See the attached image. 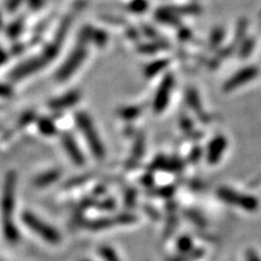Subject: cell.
Here are the masks:
<instances>
[{"mask_svg": "<svg viewBox=\"0 0 261 261\" xmlns=\"http://www.w3.org/2000/svg\"><path fill=\"white\" fill-rule=\"evenodd\" d=\"M15 191H16V173L9 172L5 177L4 188L1 196V221L2 232L5 238L10 243H16L20 238L17 227L13 221V210H15Z\"/></svg>", "mask_w": 261, "mask_h": 261, "instance_id": "1", "label": "cell"}, {"mask_svg": "<svg viewBox=\"0 0 261 261\" xmlns=\"http://www.w3.org/2000/svg\"><path fill=\"white\" fill-rule=\"evenodd\" d=\"M75 120L79 128H80L82 136H84L87 144H89L91 153L93 154V156H95L97 160H103V158L105 157V149H104L103 142L101 141L100 134H98L97 130H96L90 115L84 111H80L76 114Z\"/></svg>", "mask_w": 261, "mask_h": 261, "instance_id": "2", "label": "cell"}, {"mask_svg": "<svg viewBox=\"0 0 261 261\" xmlns=\"http://www.w3.org/2000/svg\"><path fill=\"white\" fill-rule=\"evenodd\" d=\"M22 220H23L27 227H29L35 235L39 236L48 243L59 244L60 241H62L60 233L54 227L46 224L45 221L41 220L40 218H38L37 215H34L30 211H24L23 215H22Z\"/></svg>", "mask_w": 261, "mask_h": 261, "instance_id": "3", "label": "cell"}, {"mask_svg": "<svg viewBox=\"0 0 261 261\" xmlns=\"http://www.w3.org/2000/svg\"><path fill=\"white\" fill-rule=\"evenodd\" d=\"M86 57H87L86 44L79 43L78 45L73 49V51L70 52L68 58L63 62V64L60 65L59 69L57 70L56 80L63 82V81H67L68 79H70V76L81 67V64L84 63V60L86 59Z\"/></svg>", "mask_w": 261, "mask_h": 261, "instance_id": "4", "label": "cell"}, {"mask_svg": "<svg viewBox=\"0 0 261 261\" xmlns=\"http://www.w3.org/2000/svg\"><path fill=\"white\" fill-rule=\"evenodd\" d=\"M216 195L221 201L227 203V205L237 206V207L243 208L246 210L254 211L259 207V201L257 197L252 196V195H241L232 189L219 188Z\"/></svg>", "mask_w": 261, "mask_h": 261, "instance_id": "5", "label": "cell"}, {"mask_svg": "<svg viewBox=\"0 0 261 261\" xmlns=\"http://www.w3.org/2000/svg\"><path fill=\"white\" fill-rule=\"evenodd\" d=\"M174 78L172 74H166L164 78L162 79L160 86L155 93V98L153 102V109L154 111L160 114V112L166 110L167 105H168L169 100H171L172 90L174 87Z\"/></svg>", "mask_w": 261, "mask_h": 261, "instance_id": "6", "label": "cell"}, {"mask_svg": "<svg viewBox=\"0 0 261 261\" xmlns=\"http://www.w3.org/2000/svg\"><path fill=\"white\" fill-rule=\"evenodd\" d=\"M45 65L40 56L33 57L28 60H24L21 64H18L12 71H11V79L15 81H20L22 79L27 78L28 75H32L35 71L40 70Z\"/></svg>", "mask_w": 261, "mask_h": 261, "instance_id": "7", "label": "cell"}, {"mask_svg": "<svg viewBox=\"0 0 261 261\" xmlns=\"http://www.w3.org/2000/svg\"><path fill=\"white\" fill-rule=\"evenodd\" d=\"M259 74L257 67H247L236 73L235 75L231 76L224 85L225 92H231V91L238 89L242 85L247 84V82L254 80Z\"/></svg>", "mask_w": 261, "mask_h": 261, "instance_id": "8", "label": "cell"}, {"mask_svg": "<svg viewBox=\"0 0 261 261\" xmlns=\"http://www.w3.org/2000/svg\"><path fill=\"white\" fill-rule=\"evenodd\" d=\"M79 43L87 44L93 43L95 45L103 48L106 43H108V34L104 32L103 29L93 28V27H84L81 29L80 34H79Z\"/></svg>", "mask_w": 261, "mask_h": 261, "instance_id": "9", "label": "cell"}, {"mask_svg": "<svg viewBox=\"0 0 261 261\" xmlns=\"http://www.w3.org/2000/svg\"><path fill=\"white\" fill-rule=\"evenodd\" d=\"M62 145L63 149L68 154L69 158L76 166H84L85 164V156L82 154L78 143H76L74 137L70 133H64L62 136Z\"/></svg>", "mask_w": 261, "mask_h": 261, "instance_id": "10", "label": "cell"}, {"mask_svg": "<svg viewBox=\"0 0 261 261\" xmlns=\"http://www.w3.org/2000/svg\"><path fill=\"white\" fill-rule=\"evenodd\" d=\"M226 147H227V142L225 137L218 136L215 137V138L211 139L209 144H208L207 161L209 162L210 164L218 163V162L220 161L224 151L226 150Z\"/></svg>", "mask_w": 261, "mask_h": 261, "instance_id": "11", "label": "cell"}, {"mask_svg": "<svg viewBox=\"0 0 261 261\" xmlns=\"http://www.w3.org/2000/svg\"><path fill=\"white\" fill-rule=\"evenodd\" d=\"M80 101V92L76 90L69 91L60 97L53 98L49 102V106L53 110H63V109L71 108Z\"/></svg>", "mask_w": 261, "mask_h": 261, "instance_id": "12", "label": "cell"}, {"mask_svg": "<svg viewBox=\"0 0 261 261\" xmlns=\"http://www.w3.org/2000/svg\"><path fill=\"white\" fill-rule=\"evenodd\" d=\"M154 169H161L166 172H179L183 169L184 164L177 157H166V156H158L153 162Z\"/></svg>", "mask_w": 261, "mask_h": 261, "instance_id": "13", "label": "cell"}, {"mask_svg": "<svg viewBox=\"0 0 261 261\" xmlns=\"http://www.w3.org/2000/svg\"><path fill=\"white\" fill-rule=\"evenodd\" d=\"M185 100H186V103H188V105L190 106L191 110H194L195 112H196V115L200 117V119H201L202 121L208 120V116L205 112V110H203L201 100H200V96L196 90L195 89L186 90Z\"/></svg>", "mask_w": 261, "mask_h": 261, "instance_id": "14", "label": "cell"}, {"mask_svg": "<svg viewBox=\"0 0 261 261\" xmlns=\"http://www.w3.org/2000/svg\"><path fill=\"white\" fill-rule=\"evenodd\" d=\"M59 177L60 171H58V169H51V171H48L43 173V174L38 175L33 180V184H34L35 188H46V186H50L53 183H56L59 179Z\"/></svg>", "mask_w": 261, "mask_h": 261, "instance_id": "15", "label": "cell"}, {"mask_svg": "<svg viewBox=\"0 0 261 261\" xmlns=\"http://www.w3.org/2000/svg\"><path fill=\"white\" fill-rule=\"evenodd\" d=\"M155 17L161 23L169 24V26H178L179 24L178 13H175V11L172 7H161L155 12Z\"/></svg>", "mask_w": 261, "mask_h": 261, "instance_id": "16", "label": "cell"}, {"mask_svg": "<svg viewBox=\"0 0 261 261\" xmlns=\"http://www.w3.org/2000/svg\"><path fill=\"white\" fill-rule=\"evenodd\" d=\"M145 151V138L143 134H138L134 142L133 149H132L131 157L128 160V166H134L139 162V160L143 157V154Z\"/></svg>", "mask_w": 261, "mask_h": 261, "instance_id": "17", "label": "cell"}, {"mask_svg": "<svg viewBox=\"0 0 261 261\" xmlns=\"http://www.w3.org/2000/svg\"><path fill=\"white\" fill-rule=\"evenodd\" d=\"M169 64V60L168 59H156L154 60V62L149 63V64L145 67L144 69V75L147 76L148 79H151L154 78V76H156L157 74H160L162 70L166 69L167 67H168Z\"/></svg>", "mask_w": 261, "mask_h": 261, "instance_id": "18", "label": "cell"}, {"mask_svg": "<svg viewBox=\"0 0 261 261\" xmlns=\"http://www.w3.org/2000/svg\"><path fill=\"white\" fill-rule=\"evenodd\" d=\"M38 130L45 137H52L53 134H56L57 132L56 125H54L53 121L49 119V117H40V119L38 120Z\"/></svg>", "mask_w": 261, "mask_h": 261, "instance_id": "19", "label": "cell"}, {"mask_svg": "<svg viewBox=\"0 0 261 261\" xmlns=\"http://www.w3.org/2000/svg\"><path fill=\"white\" fill-rule=\"evenodd\" d=\"M168 48V44L166 41H161V40H156L154 43L149 44H144L139 48V51L143 52V53H155V52H158L161 50H166Z\"/></svg>", "mask_w": 261, "mask_h": 261, "instance_id": "20", "label": "cell"}, {"mask_svg": "<svg viewBox=\"0 0 261 261\" xmlns=\"http://www.w3.org/2000/svg\"><path fill=\"white\" fill-rule=\"evenodd\" d=\"M117 220L116 218L109 219V218H103V219H97V220L90 221L89 224H86V226L91 230H104L111 227L112 225H116Z\"/></svg>", "mask_w": 261, "mask_h": 261, "instance_id": "21", "label": "cell"}, {"mask_svg": "<svg viewBox=\"0 0 261 261\" xmlns=\"http://www.w3.org/2000/svg\"><path fill=\"white\" fill-rule=\"evenodd\" d=\"M148 7H149L148 0H131L127 5L128 11H131L132 13H137V15L147 12Z\"/></svg>", "mask_w": 261, "mask_h": 261, "instance_id": "22", "label": "cell"}, {"mask_svg": "<svg viewBox=\"0 0 261 261\" xmlns=\"http://www.w3.org/2000/svg\"><path fill=\"white\" fill-rule=\"evenodd\" d=\"M142 109L139 106H123V108L119 109V116L122 117L123 120H133L136 117L139 116Z\"/></svg>", "mask_w": 261, "mask_h": 261, "instance_id": "23", "label": "cell"}, {"mask_svg": "<svg viewBox=\"0 0 261 261\" xmlns=\"http://www.w3.org/2000/svg\"><path fill=\"white\" fill-rule=\"evenodd\" d=\"M23 26H24L23 18H18V20L13 21L12 23H10V26L7 27L6 29L7 37L11 38V39H16V38H18V35H20L22 30H23Z\"/></svg>", "mask_w": 261, "mask_h": 261, "instance_id": "24", "label": "cell"}, {"mask_svg": "<svg viewBox=\"0 0 261 261\" xmlns=\"http://www.w3.org/2000/svg\"><path fill=\"white\" fill-rule=\"evenodd\" d=\"M100 254L104 261H121L117 253L109 246H102L100 248Z\"/></svg>", "mask_w": 261, "mask_h": 261, "instance_id": "25", "label": "cell"}, {"mask_svg": "<svg viewBox=\"0 0 261 261\" xmlns=\"http://www.w3.org/2000/svg\"><path fill=\"white\" fill-rule=\"evenodd\" d=\"M177 248L181 254L192 252V240L189 236H181L177 242Z\"/></svg>", "mask_w": 261, "mask_h": 261, "instance_id": "26", "label": "cell"}, {"mask_svg": "<svg viewBox=\"0 0 261 261\" xmlns=\"http://www.w3.org/2000/svg\"><path fill=\"white\" fill-rule=\"evenodd\" d=\"M222 39H224V29L220 28V27L214 28L209 38V44L211 48H216L218 45H220Z\"/></svg>", "mask_w": 261, "mask_h": 261, "instance_id": "27", "label": "cell"}, {"mask_svg": "<svg viewBox=\"0 0 261 261\" xmlns=\"http://www.w3.org/2000/svg\"><path fill=\"white\" fill-rule=\"evenodd\" d=\"M202 255H203V252L201 251V249H199V251H192L190 253H186V254H181L180 257L174 258V259L171 261H192V260L199 259V258H201Z\"/></svg>", "mask_w": 261, "mask_h": 261, "instance_id": "28", "label": "cell"}, {"mask_svg": "<svg viewBox=\"0 0 261 261\" xmlns=\"http://www.w3.org/2000/svg\"><path fill=\"white\" fill-rule=\"evenodd\" d=\"M23 1L24 0H6L5 1V9L10 13L16 12L18 10V7L23 4Z\"/></svg>", "mask_w": 261, "mask_h": 261, "instance_id": "29", "label": "cell"}, {"mask_svg": "<svg viewBox=\"0 0 261 261\" xmlns=\"http://www.w3.org/2000/svg\"><path fill=\"white\" fill-rule=\"evenodd\" d=\"M253 48H254V40H247L246 43L242 44L241 56L242 57L249 56V54H251V52L253 51Z\"/></svg>", "mask_w": 261, "mask_h": 261, "instance_id": "30", "label": "cell"}, {"mask_svg": "<svg viewBox=\"0 0 261 261\" xmlns=\"http://www.w3.org/2000/svg\"><path fill=\"white\" fill-rule=\"evenodd\" d=\"M179 123H180L181 130H183L184 132H186V133L191 132L192 128H194V125H192V121H191V119H189L188 116L181 117Z\"/></svg>", "mask_w": 261, "mask_h": 261, "instance_id": "31", "label": "cell"}, {"mask_svg": "<svg viewBox=\"0 0 261 261\" xmlns=\"http://www.w3.org/2000/svg\"><path fill=\"white\" fill-rule=\"evenodd\" d=\"M188 218L191 219V220L194 221L195 224L199 225V226H203V225H205V219H203L197 211H188Z\"/></svg>", "mask_w": 261, "mask_h": 261, "instance_id": "32", "label": "cell"}, {"mask_svg": "<svg viewBox=\"0 0 261 261\" xmlns=\"http://www.w3.org/2000/svg\"><path fill=\"white\" fill-rule=\"evenodd\" d=\"M12 96V89L9 85L0 84V97L1 98H9Z\"/></svg>", "mask_w": 261, "mask_h": 261, "instance_id": "33", "label": "cell"}, {"mask_svg": "<svg viewBox=\"0 0 261 261\" xmlns=\"http://www.w3.org/2000/svg\"><path fill=\"white\" fill-rule=\"evenodd\" d=\"M246 261H261V259L254 249H248L246 253Z\"/></svg>", "mask_w": 261, "mask_h": 261, "instance_id": "34", "label": "cell"}, {"mask_svg": "<svg viewBox=\"0 0 261 261\" xmlns=\"http://www.w3.org/2000/svg\"><path fill=\"white\" fill-rule=\"evenodd\" d=\"M32 10H39L44 4V0H27Z\"/></svg>", "mask_w": 261, "mask_h": 261, "instance_id": "35", "label": "cell"}, {"mask_svg": "<svg viewBox=\"0 0 261 261\" xmlns=\"http://www.w3.org/2000/svg\"><path fill=\"white\" fill-rule=\"evenodd\" d=\"M201 156H202V150L200 149V148H195V149L192 150L190 158H191V161L197 162L200 158H201Z\"/></svg>", "mask_w": 261, "mask_h": 261, "instance_id": "36", "label": "cell"}, {"mask_svg": "<svg viewBox=\"0 0 261 261\" xmlns=\"http://www.w3.org/2000/svg\"><path fill=\"white\" fill-rule=\"evenodd\" d=\"M7 58H9V56H7L6 52H5L1 48H0V65L5 64V63H6Z\"/></svg>", "mask_w": 261, "mask_h": 261, "instance_id": "37", "label": "cell"}, {"mask_svg": "<svg viewBox=\"0 0 261 261\" xmlns=\"http://www.w3.org/2000/svg\"><path fill=\"white\" fill-rule=\"evenodd\" d=\"M134 200H136V194H134V192H130V194L127 195V199H126V202H127V203H133Z\"/></svg>", "mask_w": 261, "mask_h": 261, "instance_id": "38", "label": "cell"}, {"mask_svg": "<svg viewBox=\"0 0 261 261\" xmlns=\"http://www.w3.org/2000/svg\"><path fill=\"white\" fill-rule=\"evenodd\" d=\"M189 34H190V32H189L188 29H185V28H184L183 30H181V33H180V38H181V40H184V39H188Z\"/></svg>", "mask_w": 261, "mask_h": 261, "instance_id": "39", "label": "cell"}, {"mask_svg": "<svg viewBox=\"0 0 261 261\" xmlns=\"http://www.w3.org/2000/svg\"><path fill=\"white\" fill-rule=\"evenodd\" d=\"M2 28V17H1V13H0V29Z\"/></svg>", "mask_w": 261, "mask_h": 261, "instance_id": "40", "label": "cell"}, {"mask_svg": "<svg viewBox=\"0 0 261 261\" xmlns=\"http://www.w3.org/2000/svg\"><path fill=\"white\" fill-rule=\"evenodd\" d=\"M82 261H90V260H82Z\"/></svg>", "mask_w": 261, "mask_h": 261, "instance_id": "41", "label": "cell"}]
</instances>
